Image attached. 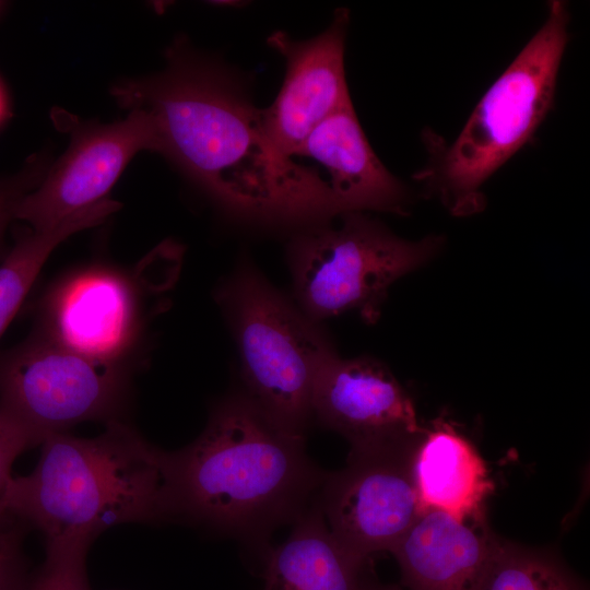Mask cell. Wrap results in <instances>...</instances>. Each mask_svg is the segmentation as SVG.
Wrapping results in <instances>:
<instances>
[{"label": "cell", "instance_id": "7402d4cb", "mask_svg": "<svg viewBox=\"0 0 590 590\" xmlns=\"http://www.w3.org/2000/svg\"><path fill=\"white\" fill-rule=\"evenodd\" d=\"M38 445L36 438L0 408V520L11 517L4 511L12 467L25 450Z\"/></svg>", "mask_w": 590, "mask_h": 590}, {"label": "cell", "instance_id": "9c48e42d", "mask_svg": "<svg viewBox=\"0 0 590 590\" xmlns=\"http://www.w3.org/2000/svg\"><path fill=\"white\" fill-rule=\"evenodd\" d=\"M143 150L157 152V138L152 118L142 109H131L113 123L74 126L68 149L22 199L14 219L43 231L108 199L123 169Z\"/></svg>", "mask_w": 590, "mask_h": 590}, {"label": "cell", "instance_id": "ffe728a7", "mask_svg": "<svg viewBox=\"0 0 590 590\" xmlns=\"http://www.w3.org/2000/svg\"><path fill=\"white\" fill-rule=\"evenodd\" d=\"M49 165L46 154H37L28 157L16 173L0 177V256L19 203L39 185Z\"/></svg>", "mask_w": 590, "mask_h": 590}, {"label": "cell", "instance_id": "277c9868", "mask_svg": "<svg viewBox=\"0 0 590 590\" xmlns=\"http://www.w3.org/2000/svg\"><path fill=\"white\" fill-rule=\"evenodd\" d=\"M543 25L480 99L457 139L434 145L418 178L458 216L484 206V182L539 128L553 104L568 43V9L551 1Z\"/></svg>", "mask_w": 590, "mask_h": 590}, {"label": "cell", "instance_id": "cb8c5ba5", "mask_svg": "<svg viewBox=\"0 0 590 590\" xmlns=\"http://www.w3.org/2000/svg\"><path fill=\"white\" fill-rule=\"evenodd\" d=\"M5 113V101L2 88L0 86V121L3 119Z\"/></svg>", "mask_w": 590, "mask_h": 590}, {"label": "cell", "instance_id": "9a60e30c", "mask_svg": "<svg viewBox=\"0 0 590 590\" xmlns=\"http://www.w3.org/2000/svg\"><path fill=\"white\" fill-rule=\"evenodd\" d=\"M413 476L421 512L435 509L463 521H486L485 502L494 484L485 461L446 417L425 426L414 456Z\"/></svg>", "mask_w": 590, "mask_h": 590}, {"label": "cell", "instance_id": "6da1fadb", "mask_svg": "<svg viewBox=\"0 0 590 590\" xmlns=\"http://www.w3.org/2000/svg\"><path fill=\"white\" fill-rule=\"evenodd\" d=\"M166 62L111 90L120 106L150 115L157 153L241 217L309 226L344 213L318 170L274 146L260 110L224 72L181 39Z\"/></svg>", "mask_w": 590, "mask_h": 590}, {"label": "cell", "instance_id": "7c38bea8", "mask_svg": "<svg viewBox=\"0 0 590 590\" xmlns=\"http://www.w3.org/2000/svg\"><path fill=\"white\" fill-rule=\"evenodd\" d=\"M347 24V10L339 9L330 26L310 39L294 40L281 31L268 38L286 71L276 98L260 115L270 141L290 157L318 123L352 104L344 72Z\"/></svg>", "mask_w": 590, "mask_h": 590}, {"label": "cell", "instance_id": "44dd1931", "mask_svg": "<svg viewBox=\"0 0 590 590\" xmlns=\"http://www.w3.org/2000/svg\"><path fill=\"white\" fill-rule=\"evenodd\" d=\"M22 521L14 517L0 520V590H27L22 550Z\"/></svg>", "mask_w": 590, "mask_h": 590}, {"label": "cell", "instance_id": "5b68a950", "mask_svg": "<svg viewBox=\"0 0 590 590\" xmlns=\"http://www.w3.org/2000/svg\"><path fill=\"white\" fill-rule=\"evenodd\" d=\"M236 342L247 396L274 424L305 437L317 376L337 351L306 316L245 259L215 293Z\"/></svg>", "mask_w": 590, "mask_h": 590}, {"label": "cell", "instance_id": "7a4b0ae2", "mask_svg": "<svg viewBox=\"0 0 590 590\" xmlns=\"http://www.w3.org/2000/svg\"><path fill=\"white\" fill-rule=\"evenodd\" d=\"M175 518L264 542L295 521L327 473L305 451V437L274 424L247 396L212 410L200 436L167 452Z\"/></svg>", "mask_w": 590, "mask_h": 590}, {"label": "cell", "instance_id": "e0dca14e", "mask_svg": "<svg viewBox=\"0 0 590 590\" xmlns=\"http://www.w3.org/2000/svg\"><path fill=\"white\" fill-rule=\"evenodd\" d=\"M119 208L117 201L107 199L50 228L20 234L0 263V338L54 249L71 235L101 224Z\"/></svg>", "mask_w": 590, "mask_h": 590}, {"label": "cell", "instance_id": "ac0fdd59", "mask_svg": "<svg viewBox=\"0 0 590 590\" xmlns=\"http://www.w3.org/2000/svg\"><path fill=\"white\" fill-rule=\"evenodd\" d=\"M479 590H588V586L551 550L495 533Z\"/></svg>", "mask_w": 590, "mask_h": 590}, {"label": "cell", "instance_id": "5bb4252c", "mask_svg": "<svg viewBox=\"0 0 590 590\" xmlns=\"http://www.w3.org/2000/svg\"><path fill=\"white\" fill-rule=\"evenodd\" d=\"M297 156L323 167L326 181L344 212L405 213L408 189L373 151L352 104L318 123Z\"/></svg>", "mask_w": 590, "mask_h": 590}, {"label": "cell", "instance_id": "2e32d148", "mask_svg": "<svg viewBox=\"0 0 590 590\" xmlns=\"http://www.w3.org/2000/svg\"><path fill=\"white\" fill-rule=\"evenodd\" d=\"M295 523L291 535L269 556L263 590H361L367 562L334 539L318 502Z\"/></svg>", "mask_w": 590, "mask_h": 590}, {"label": "cell", "instance_id": "4fadbf2b", "mask_svg": "<svg viewBox=\"0 0 590 590\" xmlns=\"http://www.w3.org/2000/svg\"><path fill=\"white\" fill-rule=\"evenodd\" d=\"M495 533L486 521L424 510L391 550L405 590H479Z\"/></svg>", "mask_w": 590, "mask_h": 590}, {"label": "cell", "instance_id": "ba28073f", "mask_svg": "<svg viewBox=\"0 0 590 590\" xmlns=\"http://www.w3.org/2000/svg\"><path fill=\"white\" fill-rule=\"evenodd\" d=\"M422 436L397 447L350 451L344 469L326 474L318 504L334 539L356 558L391 552L420 516L413 461Z\"/></svg>", "mask_w": 590, "mask_h": 590}, {"label": "cell", "instance_id": "8fae6325", "mask_svg": "<svg viewBox=\"0 0 590 590\" xmlns=\"http://www.w3.org/2000/svg\"><path fill=\"white\" fill-rule=\"evenodd\" d=\"M311 406L314 420L344 436L351 452L397 447L425 430L406 391L371 357H331L317 376Z\"/></svg>", "mask_w": 590, "mask_h": 590}, {"label": "cell", "instance_id": "30bf717a", "mask_svg": "<svg viewBox=\"0 0 590 590\" xmlns=\"http://www.w3.org/2000/svg\"><path fill=\"white\" fill-rule=\"evenodd\" d=\"M143 328L141 286L120 270L90 266L45 294L35 330L90 359L126 365Z\"/></svg>", "mask_w": 590, "mask_h": 590}, {"label": "cell", "instance_id": "52a82bcc", "mask_svg": "<svg viewBox=\"0 0 590 590\" xmlns=\"http://www.w3.org/2000/svg\"><path fill=\"white\" fill-rule=\"evenodd\" d=\"M126 365L72 352L34 330L0 351V408L38 441L85 421L118 420Z\"/></svg>", "mask_w": 590, "mask_h": 590}, {"label": "cell", "instance_id": "8992f818", "mask_svg": "<svg viewBox=\"0 0 590 590\" xmlns=\"http://www.w3.org/2000/svg\"><path fill=\"white\" fill-rule=\"evenodd\" d=\"M442 240L402 239L364 212L306 226L290 243L294 302L316 322L346 311L377 321L389 286L422 266Z\"/></svg>", "mask_w": 590, "mask_h": 590}, {"label": "cell", "instance_id": "d6986e66", "mask_svg": "<svg viewBox=\"0 0 590 590\" xmlns=\"http://www.w3.org/2000/svg\"><path fill=\"white\" fill-rule=\"evenodd\" d=\"M92 541H47L46 557L27 590H90L86 553Z\"/></svg>", "mask_w": 590, "mask_h": 590}, {"label": "cell", "instance_id": "3957f363", "mask_svg": "<svg viewBox=\"0 0 590 590\" xmlns=\"http://www.w3.org/2000/svg\"><path fill=\"white\" fill-rule=\"evenodd\" d=\"M40 447L34 470L11 480L4 511L46 541H92L114 526L175 518L167 452L119 420L95 437L57 433Z\"/></svg>", "mask_w": 590, "mask_h": 590}, {"label": "cell", "instance_id": "603a6c76", "mask_svg": "<svg viewBox=\"0 0 590 590\" xmlns=\"http://www.w3.org/2000/svg\"><path fill=\"white\" fill-rule=\"evenodd\" d=\"M361 590H405V589L397 585H382L376 581L368 580L366 578L364 580V583Z\"/></svg>", "mask_w": 590, "mask_h": 590}]
</instances>
